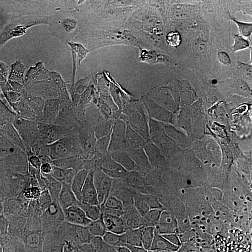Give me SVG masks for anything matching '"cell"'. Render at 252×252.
Instances as JSON below:
<instances>
[{
    "label": "cell",
    "instance_id": "7c38bea8",
    "mask_svg": "<svg viewBox=\"0 0 252 252\" xmlns=\"http://www.w3.org/2000/svg\"><path fill=\"white\" fill-rule=\"evenodd\" d=\"M225 252H252V246L242 238H233L228 242Z\"/></svg>",
    "mask_w": 252,
    "mask_h": 252
},
{
    "label": "cell",
    "instance_id": "4fadbf2b",
    "mask_svg": "<svg viewBox=\"0 0 252 252\" xmlns=\"http://www.w3.org/2000/svg\"><path fill=\"white\" fill-rule=\"evenodd\" d=\"M75 252H122L110 250L108 248H101V247H94L84 244H75Z\"/></svg>",
    "mask_w": 252,
    "mask_h": 252
},
{
    "label": "cell",
    "instance_id": "e0dca14e",
    "mask_svg": "<svg viewBox=\"0 0 252 252\" xmlns=\"http://www.w3.org/2000/svg\"><path fill=\"white\" fill-rule=\"evenodd\" d=\"M9 252H27L26 251L25 248H22V247H16L14 249H12L11 251H9Z\"/></svg>",
    "mask_w": 252,
    "mask_h": 252
},
{
    "label": "cell",
    "instance_id": "8992f818",
    "mask_svg": "<svg viewBox=\"0 0 252 252\" xmlns=\"http://www.w3.org/2000/svg\"><path fill=\"white\" fill-rule=\"evenodd\" d=\"M53 136L54 132L48 130L40 121L30 124L23 131L17 161L49 170V147Z\"/></svg>",
    "mask_w": 252,
    "mask_h": 252
},
{
    "label": "cell",
    "instance_id": "ba28073f",
    "mask_svg": "<svg viewBox=\"0 0 252 252\" xmlns=\"http://www.w3.org/2000/svg\"><path fill=\"white\" fill-rule=\"evenodd\" d=\"M229 240L214 236L204 229L196 236L189 252H225Z\"/></svg>",
    "mask_w": 252,
    "mask_h": 252
},
{
    "label": "cell",
    "instance_id": "9c48e42d",
    "mask_svg": "<svg viewBox=\"0 0 252 252\" xmlns=\"http://www.w3.org/2000/svg\"><path fill=\"white\" fill-rule=\"evenodd\" d=\"M137 88L141 91L145 98L151 100L156 106L158 114L160 115L159 116L160 117L159 123H160L163 118L166 117V115L169 113L171 109L172 104L170 98L162 90L157 88L141 87V86H137Z\"/></svg>",
    "mask_w": 252,
    "mask_h": 252
},
{
    "label": "cell",
    "instance_id": "30bf717a",
    "mask_svg": "<svg viewBox=\"0 0 252 252\" xmlns=\"http://www.w3.org/2000/svg\"><path fill=\"white\" fill-rule=\"evenodd\" d=\"M16 247L25 248V241L8 227L0 224V252H9Z\"/></svg>",
    "mask_w": 252,
    "mask_h": 252
},
{
    "label": "cell",
    "instance_id": "8fae6325",
    "mask_svg": "<svg viewBox=\"0 0 252 252\" xmlns=\"http://www.w3.org/2000/svg\"><path fill=\"white\" fill-rule=\"evenodd\" d=\"M16 133L9 126L0 124V145L3 150L12 158L16 149Z\"/></svg>",
    "mask_w": 252,
    "mask_h": 252
},
{
    "label": "cell",
    "instance_id": "6da1fadb",
    "mask_svg": "<svg viewBox=\"0 0 252 252\" xmlns=\"http://www.w3.org/2000/svg\"><path fill=\"white\" fill-rule=\"evenodd\" d=\"M52 180L63 191L89 200L119 197L123 180L116 169L100 157L49 169Z\"/></svg>",
    "mask_w": 252,
    "mask_h": 252
},
{
    "label": "cell",
    "instance_id": "7a4b0ae2",
    "mask_svg": "<svg viewBox=\"0 0 252 252\" xmlns=\"http://www.w3.org/2000/svg\"><path fill=\"white\" fill-rule=\"evenodd\" d=\"M120 202L117 226L108 249L122 252H157L165 243L159 238L143 201L138 196Z\"/></svg>",
    "mask_w": 252,
    "mask_h": 252
},
{
    "label": "cell",
    "instance_id": "2e32d148",
    "mask_svg": "<svg viewBox=\"0 0 252 252\" xmlns=\"http://www.w3.org/2000/svg\"><path fill=\"white\" fill-rule=\"evenodd\" d=\"M156 252H182L179 247H177L174 243L167 242V243L163 244L162 247Z\"/></svg>",
    "mask_w": 252,
    "mask_h": 252
},
{
    "label": "cell",
    "instance_id": "277c9868",
    "mask_svg": "<svg viewBox=\"0 0 252 252\" xmlns=\"http://www.w3.org/2000/svg\"><path fill=\"white\" fill-rule=\"evenodd\" d=\"M120 204L118 197L91 200L84 233L79 243L108 248L117 226Z\"/></svg>",
    "mask_w": 252,
    "mask_h": 252
},
{
    "label": "cell",
    "instance_id": "5bb4252c",
    "mask_svg": "<svg viewBox=\"0 0 252 252\" xmlns=\"http://www.w3.org/2000/svg\"><path fill=\"white\" fill-rule=\"evenodd\" d=\"M238 238L245 239L252 246V216L250 217L245 224L241 227L238 234Z\"/></svg>",
    "mask_w": 252,
    "mask_h": 252
},
{
    "label": "cell",
    "instance_id": "3957f363",
    "mask_svg": "<svg viewBox=\"0 0 252 252\" xmlns=\"http://www.w3.org/2000/svg\"><path fill=\"white\" fill-rule=\"evenodd\" d=\"M101 143L91 136L85 124L73 127L69 134H62L49 153V169L100 158Z\"/></svg>",
    "mask_w": 252,
    "mask_h": 252
},
{
    "label": "cell",
    "instance_id": "5b68a950",
    "mask_svg": "<svg viewBox=\"0 0 252 252\" xmlns=\"http://www.w3.org/2000/svg\"><path fill=\"white\" fill-rule=\"evenodd\" d=\"M59 213L76 237V243L81 241L84 233L85 220L90 200L78 194L67 193L60 189L51 179L44 184Z\"/></svg>",
    "mask_w": 252,
    "mask_h": 252
},
{
    "label": "cell",
    "instance_id": "9a60e30c",
    "mask_svg": "<svg viewBox=\"0 0 252 252\" xmlns=\"http://www.w3.org/2000/svg\"><path fill=\"white\" fill-rule=\"evenodd\" d=\"M8 40H9V36L7 32L2 28H0V57L9 47V41Z\"/></svg>",
    "mask_w": 252,
    "mask_h": 252
},
{
    "label": "cell",
    "instance_id": "52a82bcc",
    "mask_svg": "<svg viewBox=\"0 0 252 252\" xmlns=\"http://www.w3.org/2000/svg\"><path fill=\"white\" fill-rule=\"evenodd\" d=\"M75 244L46 237L34 232L25 249L27 252H75Z\"/></svg>",
    "mask_w": 252,
    "mask_h": 252
}]
</instances>
